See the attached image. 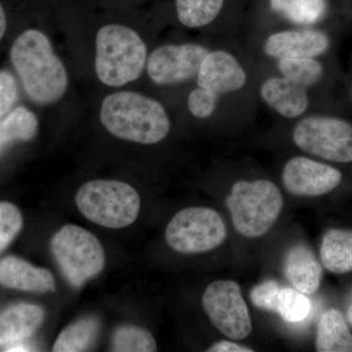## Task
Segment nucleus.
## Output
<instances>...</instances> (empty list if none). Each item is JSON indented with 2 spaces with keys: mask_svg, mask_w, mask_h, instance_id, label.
Segmentation results:
<instances>
[{
  "mask_svg": "<svg viewBox=\"0 0 352 352\" xmlns=\"http://www.w3.org/2000/svg\"><path fill=\"white\" fill-rule=\"evenodd\" d=\"M11 61L25 94L34 103L51 105L66 94L68 73L43 32L28 30L20 34L11 48Z\"/></svg>",
  "mask_w": 352,
  "mask_h": 352,
  "instance_id": "nucleus-1",
  "label": "nucleus"
},
{
  "mask_svg": "<svg viewBox=\"0 0 352 352\" xmlns=\"http://www.w3.org/2000/svg\"><path fill=\"white\" fill-rule=\"evenodd\" d=\"M99 117L113 136L138 144H157L170 131V117L163 105L138 92L108 95L102 102Z\"/></svg>",
  "mask_w": 352,
  "mask_h": 352,
  "instance_id": "nucleus-2",
  "label": "nucleus"
},
{
  "mask_svg": "<svg viewBox=\"0 0 352 352\" xmlns=\"http://www.w3.org/2000/svg\"><path fill=\"white\" fill-rule=\"evenodd\" d=\"M95 72L103 85L122 87L135 82L147 64V47L140 36L126 25L110 24L96 36Z\"/></svg>",
  "mask_w": 352,
  "mask_h": 352,
  "instance_id": "nucleus-3",
  "label": "nucleus"
},
{
  "mask_svg": "<svg viewBox=\"0 0 352 352\" xmlns=\"http://www.w3.org/2000/svg\"><path fill=\"white\" fill-rule=\"evenodd\" d=\"M76 204L85 219L111 229L131 226L141 208L138 192L129 183L118 180L85 183L76 192Z\"/></svg>",
  "mask_w": 352,
  "mask_h": 352,
  "instance_id": "nucleus-4",
  "label": "nucleus"
},
{
  "mask_svg": "<svg viewBox=\"0 0 352 352\" xmlns=\"http://www.w3.org/2000/svg\"><path fill=\"white\" fill-rule=\"evenodd\" d=\"M226 205L237 232L258 238L268 232L281 214L283 196L270 180L234 183Z\"/></svg>",
  "mask_w": 352,
  "mask_h": 352,
  "instance_id": "nucleus-5",
  "label": "nucleus"
},
{
  "mask_svg": "<svg viewBox=\"0 0 352 352\" xmlns=\"http://www.w3.org/2000/svg\"><path fill=\"white\" fill-rule=\"evenodd\" d=\"M51 252L74 288L98 276L106 264L105 252L96 236L82 227L67 224L51 239Z\"/></svg>",
  "mask_w": 352,
  "mask_h": 352,
  "instance_id": "nucleus-6",
  "label": "nucleus"
},
{
  "mask_svg": "<svg viewBox=\"0 0 352 352\" xmlns=\"http://www.w3.org/2000/svg\"><path fill=\"white\" fill-rule=\"evenodd\" d=\"M226 236L223 219L210 208H184L170 219L166 229L168 245L184 254L212 251L226 241Z\"/></svg>",
  "mask_w": 352,
  "mask_h": 352,
  "instance_id": "nucleus-7",
  "label": "nucleus"
},
{
  "mask_svg": "<svg viewBox=\"0 0 352 352\" xmlns=\"http://www.w3.org/2000/svg\"><path fill=\"white\" fill-rule=\"evenodd\" d=\"M294 142L302 151L337 163L352 162V126L338 118L312 116L298 122Z\"/></svg>",
  "mask_w": 352,
  "mask_h": 352,
  "instance_id": "nucleus-8",
  "label": "nucleus"
},
{
  "mask_svg": "<svg viewBox=\"0 0 352 352\" xmlns=\"http://www.w3.org/2000/svg\"><path fill=\"white\" fill-rule=\"evenodd\" d=\"M201 305L212 325L229 339L244 340L251 333L249 307L236 282H212L204 292Z\"/></svg>",
  "mask_w": 352,
  "mask_h": 352,
  "instance_id": "nucleus-9",
  "label": "nucleus"
},
{
  "mask_svg": "<svg viewBox=\"0 0 352 352\" xmlns=\"http://www.w3.org/2000/svg\"><path fill=\"white\" fill-rule=\"evenodd\" d=\"M208 52V48L200 44H164L148 57V76L157 85L187 82L198 75L201 62Z\"/></svg>",
  "mask_w": 352,
  "mask_h": 352,
  "instance_id": "nucleus-10",
  "label": "nucleus"
},
{
  "mask_svg": "<svg viewBox=\"0 0 352 352\" xmlns=\"http://www.w3.org/2000/svg\"><path fill=\"white\" fill-rule=\"evenodd\" d=\"M285 188L295 196L319 197L339 186L342 175L337 168L305 157H296L285 164Z\"/></svg>",
  "mask_w": 352,
  "mask_h": 352,
  "instance_id": "nucleus-11",
  "label": "nucleus"
},
{
  "mask_svg": "<svg viewBox=\"0 0 352 352\" xmlns=\"http://www.w3.org/2000/svg\"><path fill=\"white\" fill-rule=\"evenodd\" d=\"M245 82V69L232 54L223 50L208 52L197 75L198 87L217 97L242 89Z\"/></svg>",
  "mask_w": 352,
  "mask_h": 352,
  "instance_id": "nucleus-12",
  "label": "nucleus"
},
{
  "mask_svg": "<svg viewBox=\"0 0 352 352\" xmlns=\"http://www.w3.org/2000/svg\"><path fill=\"white\" fill-rule=\"evenodd\" d=\"M330 47V38L325 32L317 30L285 31L272 34L264 43L268 56L284 58L316 57Z\"/></svg>",
  "mask_w": 352,
  "mask_h": 352,
  "instance_id": "nucleus-13",
  "label": "nucleus"
},
{
  "mask_svg": "<svg viewBox=\"0 0 352 352\" xmlns=\"http://www.w3.org/2000/svg\"><path fill=\"white\" fill-rule=\"evenodd\" d=\"M0 285L32 293L56 291V282L50 271L36 267L17 256H6L0 261Z\"/></svg>",
  "mask_w": 352,
  "mask_h": 352,
  "instance_id": "nucleus-14",
  "label": "nucleus"
},
{
  "mask_svg": "<svg viewBox=\"0 0 352 352\" xmlns=\"http://www.w3.org/2000/svg\"><path fill=\"white\" fill-rule=\"evenodd\" d=\"M284 274L294 288L305 295H311L319 289L323 270L314 252L300 243L289 250L285 256Z\"/></svg>",
  "mask_w": 352,
  "mask_h": 352,
  "instance_id": "nucleus-15",
  "label": "nucleus"
},
{
  "mask_svg": "<svg viewBox=\"0 0 352 352\" xmlns=\"http://www.w3.org/2000/svg\"><path fill=\"white\" fill-rule=\"evenodd\" d=\"M261 95L270 107L288 119L300 117L309 104L305 87L284 76L267 78L261 85Z\"/></svg>",
  "mask_w": 352,
  "mask_h": 352,
  "instance_id": "nucleus-16",
  "label": "nucleus"
},
{
  "mask_svg": "<svg viewBox=\"0 0 352 352\" xmlns=\"http://www.w3.org/2000/svg\"><path fill=\"white\" fill-rule=\"evenodd\" d=\"M44 310L32 303H19L0 315V347L23 342L36 332L44 320Z\"/></svg>",
  "mask_w": 352,
  "mask_h": 352,
  "instance_id": "nucleus-17",
  "label": "nucleus"
},
{
  "mask_svg": "<svg viewBox=\"0 0 352 352\" xmlns=\"http://www.w3.org/2000/svg\"><path fill=\"white\" fill-rule=\"evenodd\" d=\"M321 261L326 270L335 274L352 271V231L330 229L324 235Z\"/></svg>",
  "mask_w": 352,
  "mask_h": 352,
  "instance_id": "nucleus-18",
  "label": "nucleus"
},
{
  "mask_svg": "<svg viewBox=\"0 0 352 352\" xmlns=\"http://www.w3.org/2000/svg\"><path fill=\"white\" fill-rule=\"evenodd\" d=\"M315 347L319 352H352V333L338 310H328L322 315Z\"/></svg>",
  "mask_w": 352,
  "mask_h": 352,
  "instance_id": "nucleus-19",
  "label": "nucleus"
},
{
  "mask_svg": "<svg viewBox=\"0 0 352 352\" xmlns=\"http://www.w3.org/2000/svg\"><path fill=\"white\" fill-rule=\"evenodd\" d=\"M38 131V118L32 111L25 107L14 109L0 122V154L16 141L32 140Z\"/></svg>",
  "mask_w": 352,
  "mask_h": 352,
  "instance_id": "nucleus-20",
  "label": "nucleus"
},
{
  "mask_svg": "<svg viewBox=\"0 0 352 352\" xmlns=\"http://www.w3.org/2000/svg\"><path fill=\"white\" fill-rule=\"evenodd\" d=\"M100 330V323L94 317L82 318L65 328L53 346L55 352L85 351L92 346Z\"/></svg>",
  "mask_w": 352,
  "mask_h": 352,
  "instance_id": "nucleus-21",
  "label": "nucleus"
},
{
  "mask_svg": "<svg viewBox=\"0 0 352 352\" xmlns=\"http://www.w3.org/2000/svg\"><path fill=\"white\" fill-rule=\"evenodd\" d=\"M273 10L296 24L318 22L327 10L326 0H270Z\"/></svg>",
  "mask_w": 352,
  "mask_h": 352,
  "instance_id": "nucleus-22",
  "label": "nucleus"
},
{
  "mask_svg": "<svg viewBox=\"0 0 352 352\" xmlns=\"http://www.w3.org/2000/svg\"><path fill=\"white\" fill-rule=\"evenodd\" d=\"M224 0H176L178 19L185 27L197 29L219 16Z\"/></svg>",
  "mask_w": 352,
  "mask_h": 352,
  "instance_id": "nucleus-23",
  "label": "nucleus"
},
{
  "mask_svg": "<svg viewBox=\"0 0 352 352\" xmlns=\"http://www.w3.org/2000/svg\"><path fill=\"white\" fill-rule=\"evenodd\" d=\"M278 68L284 78L303 87H311L318 82L324 75L320 62L309 57L280 59Z\"/></svg>",
  "mask_w": 352,
  "mask_h": 352,
  "instance_id": "nucleus-24",
  "label": "nucleus"
},
{
  "mask_svg": "<svg viewBox=\"0 0 352 352\" xmlns=\"http://www.w3.org/2000/svg\"><path fill=\"white\" fill-rule=\"evenodd\" d=\"M112 349L117 352H153L157 351V344L146 329L122 326L113 333Z\"/></svg>",
  "mask_w": 352,
  "mask_h": 352,
  "instance_id": "nucleus-25",
  "label": "nucleus"
},
{
  "mask_svg": "<svg viewBox=\"0 0 352 352\" xmlns=\"http://www.w3.org/2000/svg\"><path fill=\"white\" fill-rule=\"evenodd\" d=\"M309 300L305 294L293 288H282L278 298L277 312L284 320L296 323L307 318L309 314Z\"/></svg>",
  "mask_w": 352,
  "mask_h": 352,
  "instance_id": "nucleus-26",
  "label": "nucleus"
},
{
  "mask_svg": "<svg viewBox=\"0 0 352 352\" xmlns=\"http://www.w3.org/2000/svg\"><path fill=\"white\" fill-rule=\"evenodd\" d=\"M22 228L19 208L9 201H0V254L16 239Z\"/></svg>",
  "mask_w": 352,
  "mask_h": 352,
  "instance_id": "nucleus-27",
  "label": "nucleus"
},
{
  "mask_svg": "<svg viewBox=\"0 0 352 352\" xmlns=\"http://www.w3.org/2000/svg\"><path fill=\"white\" fill-rule=\"evenodd\" d=\"M281 289V286L274 280H266L252 289L250 298L256 307L277 311L278 298Z\"/></svg>",
  "mask_w": 352,
  "mask_h": 352,
  "instance_id": "nucleus-28",
  "label": "nucleus"
},
{
  "mask_svg": "<svg viewBox=\"0 0 352 352\" xmlns=\"http://www.w3.org/2000/svg\"><path fill=\"white\" fill-rule=\"evenodd\" d=\"M217 100L219 97L198 87L190 92L187 104L192 115L199 119H207L214 113Z\"/></svg>",
  "mask_w": 352,
  "mask_h": 352,
  "instance_id": "nucleus-29",
  "label": "nucleus"
},
{
  "mask_svg": "<svg viewBox=\"0 0 352 352\" xmlns=\"http://www.w3.org/2000/svg\"><path fill=\"white\" fill-rule=\"evenodd\" d=\"M18 98L15 78L9 72L0 71V120L10 112Z\"/></svg>",
  "mask_w": 352,
  "mask_h": 352,
  "instance_id": "nucleus-30",
  "label": "nucleus"
},
{
  "mask_svg": "<svg viewBox=\"0 0 352 352\" xmlns=\"http://www.w3.org/2000/svg\"><path fill=\"white\" fill-rule=\"evenodd\" d=\"M208 352H254L251 347L242 346L235 342H229V340H221L217 342L214 346L208 349Z\"/></svg>",
  "mask_w": 352,
  "mask_h": 352,
  "instance_id": "nucleus-31",
  "label": "nucleus"
},
{
  "mask_svg": "<svg viewBox=\"0 0 352 352\" xmlns=\"http://www.w3.org/2000/svg\"><path fill=\"white\" fill-rule=\"evenodd\" d=\"M6 12H4L3 8H2L1 4H0V41L3 38L4 34H6Z\"/></svg>",
  "mask_w": 352,
  "mask_h": 352,
  "instance_id": "nucleus-32",
  "label": "nucleus"
},
{
  "mask_svg": "<svg viewBox=\"0 0 352 352\" xmlns=\"http://www.w3.org/2000/svg\"><path fill=\"white\" fill-rule=\"evenodd\" d=\"M347 317H349V320L351 322L352 325V303L351 307H349V312H347Z\"/></svg>",
  "mask_w": 352,
  "mask_h": 352,
  "instance_id": "nucleus-33",
  "label": "nucleus"
}]
</instances>
